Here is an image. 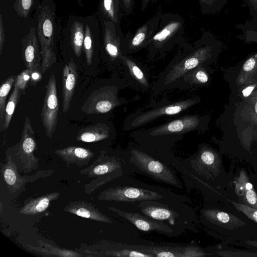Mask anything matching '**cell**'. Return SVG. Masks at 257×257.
Instances as JSON below:
<instances>
[{"instance_id": "obj_21", "label": "cell", "mask_w": 257, "mask_h": 257, "mask_svg": "<svg viewBox=\"0 0 257 257\" xmlns=\"http://www.w3.org/2000/svg\"><path fill=\"white\" fill-rule=\"evenodd\" d=\"M68 165L76 164L79 166L87 165L93 157L94 154L90 149L77 146H70L55 151Z\"/></svg>"}, {"instance_id": "obj_17", "label": "cell", "mask_w": 257, "mask_h": 257, "mask_svg": "<svg viewBox=\"0 0 257 257\" xmlns=\"http://www.w3.org/2000/svg\"><path fill=\"white\" fill-rule=\"evenodd\" d=\"M85 35L83 52L88 65L92 62L96 49L101 43V30L99 20L96 15L85 16Z\"/></svg>"}, {"instance_id": "obj_42", "label": "cell", "mask_w": 257, "mask_h": 257, "mask_svg": "<svg viewBox=\"0 0 257 257\" xmlns=\"http://www.w3.org/2000/svg\"><path fill=\"white\" fill-rule=\"evenodd\" d=\"M158 1V0H142L141 12H143L148 7L149 4H152Z\"/></svg>"}, {"instance_id": "obj_6", "label": "cell", "mask_w": 257, "mask_h": 257, "mask_svg": "<svg viewBox=\"0 0 257 257\" xmlns=\"http://www.w3.org/2000/svg\"><path fill=\"white\" fill-rule=\"evenodd\" d=\"M167 193H162L159 190L155 191L133 186H117L102 192L98 195V199L128 202L158 200L167 198Z\"/></svg>"}, {"instance_id": "obj_39", "label": "cell", "mask_w": 257, "mask_h": 257, "mask_svg": "<svg viewBox=\"0 0 257 257\" xmlns=\"http://www.w3.org/2000/svg\"><path fill=\"white\" fill-rule=\"evenodd\" d=\"M42 72L38 71H31V78L29 83L31 85L36 86L42 79Z\"/></svg>"}, {"instance_id": "obj_13", "label": "cell", "mask_w": 257, "mask_h": 257, "mask_svg": "<svg viewBox=\"0 0 257 257\" xmlns=\"http://www.w3.org/2000/svg\"><path fill=\"white\" fill-rule=\"evenodd\" d=\"M198 124L199 119L197 117L188 115L144 132L134 133L133 135L146 136L147 138L151 139L167 136H179L194 131Z\"/></svg>"}, {"instance_id": "obj_45", "label": "cell", "mask_w": 257, "mask_h": 257, "mask_svg": "<svg viewBox=\"0 0 257 257\" xmlns=\"http://www.w3.org/2000/svg\"><path fill=\"white\" fill-rule=\"evenodd\" d=\"M77 4L80 6H83V3L82 0H75Z\"/></svg>"}, {"instance_id": "obj_4", "label": "cell", "mask_w": 257, "mask_h": 257, "mask_svg": "<svg viewBox=\"0 0 257 257\" xmlns=\"http://www.w3.org/2000/svg\"><path fill=\"white\" fill-rule=\"evenodd\" d=\"M101 154L90 166L80 171V173L89 178L97 177L90 184L85 186L86 192H91L99 186L121 176L123 173L122 163L115 157H109L105 151H102Z\"/></svg>"}, {"instance_id": "obj_22", "label": "cell", "mask_w": 257, "mask_h": 257, "mask_svg": "<svg viewBox=\"0 0 257 257\" xmlns=\"http://www.w3.org/2000/svg\"><path fill=\"white\" fill-rule=\"evenodd\" d=\"M96 15L99 21H110L118 27L125 16L120 0H99Z\"/></svg>"}, {"instance_id": "obj_24", "label": "cell", "mask_w": 257, "mask_h": 257, "mask_svg": "<svg viewBox=\"0 0 257 257\" xmlns=\"http://www.w3.org/2000/svg\"><path fill=\"white\" fill-rule=\"evenodd\" d=\"M236 192L241 196L245 205L257 209V194L243 170L234 181Z\"/></svg>"}, {"instance_id": "obj_14", "label": "cell", "mask_w": 257, "mask_h": 257, "mask_svg": "<svg viewBox=\"0 0 257 257\" xmlns=\"http://www.w3.org/2000/svg\"><path fill=\"white\" fill-rule=\"evenodd\" d=\"M6 162L1 165V173L9 190L15 193L24 188L28 182H33L40 178L49 176L53 171H39L31 176H21L18 172L16 164L8 150L7 151Z\"/></svg>"}, {"instance_id": "obj_9", "label": "cell", "mask_w": 257, "mask_h": 257, "mask_svg": "<svg viewBox=\"0 0 257 257\" xmlns=\"http://www.w3.org/2000/svg\"><path fill=\"white\" fill-rule=\"evenodd\" d=\"M59 104L58 99L56 80L52 73L46 86V92L41 112V120L46 136L51 139L58 121Z\"/></svg>"}, {"instance_id": "obj_15", "label": "cell", "mask_w": 257, "mask_h": 257, "mask_svg": "<svg viewBox=\"0 0 257 257\" xmlns=\"http://www.w3.org/2000/svg\"><path fill=\"white\" fill-rule=\"evenodd\" d=\"M22 58L24 64L32 71L42 72V56L36 29L31 27L22 39Z\"/></svg>"}, {"instance_id": "obj_26", "label": "cell", "mask_w": 257, "mask_h": 257, "mask_svg": "<svg viewBox=\"0 0 257 257\" xmlns=\"http://www.w3.org/2000/svg\"><path fill=\"white\" fill-rule=\"evenodd\" d=\"M59 192H52L38 198H32L21 208L20 213L24 215H34L44 211L49 206L50 202L57 199Z\"/></svg>"}, {"instance_id": "obj_36", "label": "cell", "mask_w": 257, "mask_h": 257, "mask_svg": "<svg viewBox=\"0 0 257 257\" xmlns=\"http://www.w3.org/2000/svg\"><path fill=\"white\" fill-rule=\"evenodd\" d=\"M217 253L222 256H227V257H247V256H257V253L254 252H243V251H219L217 252Z\"/></svg>"}, {"instance_id": "obj_29", "label": "cell", "mask_w": 257, "mask_h": 257, "mask_svg": "<svg viewBox=\"0 0 257 257\" xmlns=\"http://www.w3.org/2000/svg\"><path fill=\"white\" fill-rule=\"evenodd\" d=\"M22 93V91L17 86L14 85L6 107L4 120V131L7 130L9 126L14 111Z\"/></svg>"}, {"instance_id": "obj_38", "label": "cell", "mask_w": 257, "mask_h": 257, "mask_svg": "<svg viewBox=\"0 0 257 257\" xmlns=\"http://www.w3.org/2000/svg\"><path fill=\"white\" fill-rule=\"evenodd\" d=\"M5 41V30L2 15H0V54H2Z\"/></svg>"}, {"instance_id": "obj_12", "label": "cell", "mask_w": 257, "mask_h": 257, "mask_svg": "<svg viewBox=\"0 0 257 257\" xmlns=\"http://www.w3.org/2000/svg\"><path fill=\"white\" fill-rule=\"evenodd\" d=\"M85 27V16L70 15L62 30L61 41L77 58L83 52Z\"/></svg>"}, {"instance_id": "obj_32", "label": "cell", "mask_w": 257, "mask_h": 257, "mask_svg": "<svg viewBox=\"0 0 257 257\" xmlns=\"http://www.w3.org/2000/svg\"><path fill=\"white\" fill-rule=\"evenodd\" d=\"M217 159L214 153L209 150H205L200 153L199 157L196 158L195 161L196 163H191L195 164H199L194 165L195 168H198L199 169L207 168V169H215L217 168Z\"/></svg>"}, {"instance_id": "obj_30", "label": "cell", "mask_w": 257, "mask_h": 257, "mask_svg": "<svg viewBox=\"0 0 257 257\" xmlns=\"http://www.w3.org/2000/svg\"><path fill=\"white\" fill-rule=\"evenodd\" d=\"M14 76H11L4 81L0 87V131H4V120L6 107V99L15 81Z\"/></svg>"}, {"instance_id": "obj_34", "label": "cell", "mask_w": 257, "mask_h": 257, "mask_svg": "<svg viewBox=\"0 0 257 257\" xmlns=\"http://www.w3.org/2000/svg\"><path fill=\"white\" fill-rule=\"evenodd\" d=\"M31 78V71L26 68L23 70L15 78V86H17L22 92H24L29 83Z\"/></svg>"}, {"instance_id": "obj_41", "label": "cell", "mask_w": 257, "mask_h": 257, "mask_svg": "<svg viewBox=\"0 0 257 257\" xmlns=\"http://www.w3.org/2000/svg\"><path fill=\"white\" fill-rule=\"evenodd\" d=\"M255 60L253 58H250L247 60L243 65V69L246 71L251 70L255 65Z\"/></svg>"}, {"instance_id": "obj_33", "label": "cell", "mask_w": 257, "mask_h": 257, "mask_svg": "<svg viewBox=\"0 0 257 257\" xmlns=\"http://www.w3.org/2000/svg\"><path fill=\"white\" fill-rule=\"evenodd\" d=\"M231 203L238 211L242 212L248 218L257 223V209L233 201H231Z\"/></svg>"}, {"instance_id": "obj_28", "label": "cell", "mask_w": 257, "mask_h": 257, "mask_svg": "<svg viewBox=\"0 0 257 257\" xmlns=\"http://www.w3.org/2000/svg\"><path fill=\"white\" fill-rule=\"evenodd\" d=\"M46 244V243H45ZM29 250L43 256H81V255L73 251L58 248L48 244L41 247L27 245Z\"/></svg>"}, {"instance_id": "obj_2", "label": "cell", "mask_w": 257, "mask_h": 257, "mask_svg": "<svg viewBox=\"0 0 257 257\" xmlns=\"http://www.w3.org/2000/svg\"><path fill=\"white\" fill-rule=\"evenodd\" d=\"M124 157V162L131 165V169L142 173L152 179L172 185L178 189H182L183 185L175 172L170 165L157 159L158 156L153 152L141 146L129 145Z\"/></svg>"}, {"instance_id": "obj_44", "label": "cell", "mask_w": 257, "mask_h": 257, "mask_svg": "<svg viewBox=\"0 0 257 257\" xmlns=\"http://www.w3.org/2000/svg\"><path fill=\"white\" fill-rule=\"evenodd\" d=\"M245 242L248 245L257 247V240H247Z\"/></svg>"}, {"instance_id": "obj_27", "label": "cell", "mask_w": 257, "mask_h": 257, "mask_svg": "<svg viewBox=\"0 0 257 257\" xmlns=\"http://www.w3.org/2000/svg\"><path fill=\"white\" fill-rule=\"evenodd\" d=\"M122 64L126 67L131 76L137 82L139 86L148 89L149 83L144 73L137 63L128 55H123L122 57Z\"/></svg>"}, {"instance_id": "obj_18", "label": "cell", "mask_w": 257, "mask_h": 257, "mask_svg": "<svg viewBox=\"0 0 257 257\" xmlns=\"http://www.w3.org/2000/svg\"><path fill=\"white\" fill-rule=\"evenodd\" d=\"M157 200L142 201L139 207L143 214L153 219L167 221L170 224H176L181 216L179 212L168 205L158 202Z\"/></svg>"}, {"instance_id": "obj_10", "label": "cell", "mask_w": 257, "mask_h": 257, "mask_svg": "<svg viewBox=\"0 0 257 257\" xmlns=\"http://www.w3.org/2000/svg\"><path fill=\"white\" fill-rule=\"evenodd\" d=\"M37 149L35 133L30 118L26 117L20 142L14 146L12 151L26 171L36 170L39 159L34 152Z\"/></svg>"}, {"instance_id": "obj_5", "label": "cell", "mask_w": 257, "mask_h": 257, "mask_svg": "<svg viewBox=\"0 0 257 257\" xmlns=\"http://www.w3.org/2000/svg\"><path fill=\"white\" fill-rule=\"evenodd\" d=\"M162 14L159 7L155 14L134 33L127 32L123 37L122 50L124 55H130L147 49L157 31Z\"/></svg>"}, {"instance_id": "obj_11", "label": "cell", "mask_w": 257, "mask_h": 257, "mask_svg": "<svg viewBox=\"0 0 257 257\" xmlns=\"http://www.w3.org/2000/svg\"><path fill=\"white\" fill-rule=\"evenodd\" d=\"M101 30V45L102 50L111 62L122 63L124 55L122 50L124 35L121 27L110 21H99Z\"/></svg>"}, {"instance_id": "obj_37", "label": "cell", "mask_w": 257, "mask_h": 257, "mask_svg": "<svg viewBox=\"0 0 257 257\" xmlns=\"http://www.w3.org/2000/svg\"><path fill=\"white\" fill-rule=\"evenodd\" d=\"M125 16L129 15L134 12L135 0H120Z\"/></svg>"}, {"instance_id": "obj_8", "label": "cell", "mask_w": 257, "mask_h": 257, "mask_svg": "<svg viewBox=\"0 0 257 257\" xmlns=\"http://www.w3.org/2000/svg\"><path fill=\"white\" fill-rule=\"evenodd\" d=\"M196 101L190 98L168 104L154 107L146 111L132 114L125 122L126 130H133L155 120L164 115H175L192 106Z\"/></svg>"}, {"instance_id": "obj_43", "label": "cell", "mask_w": 257, "mask_h": 257, "mask_svg": "<svg viewBox=\"0 0 257 257\" xmlns=\"http://www.w3.org/2000/svg\"><path fill=\"white\" fill-rule=\"evenodd\" d=\"M253 86H249L242 91V93L244 96H248L253 90Z\"/></svg>"}, {"instance_id": "obj_20", "label": "cell", "mask_w": 257, "mask_h": 257, "mask_svg": "<svg viewBox=\"0 0 257 257\" xmlns=\"http://www.w3.org/2000/svg\"><path fill=\"white\" fill-rule=\"evenodd\" d=\"M64 210L82 217L112 223L110 219L99 211L94 205L84 201L70 202L64 208Z\"/></svg>"}, {"instance_id": "obj_1", "label": "cell", "mask_w": 257, "mask_h": 257, "mask_svg": "<svg viewBox=\"0 0 257 257\" xmlns=\"http://www.w3.org/2000/svg\"><path fill=\"white\" fill-rule=\"evenodd\" d=\"M34 16L42 59V72L44 74L57 61V42L61 38L62 28L54 0H41Z\"/></svg>"}, {"instance_id": "obj_7", "label": "cell", "mask_w": 257, "mask_h": 257, "mask_svg": "<svg viewBox=\"0 0 257 257\" xmlns=\"http://www.w3.org/2000/svg\"><path fill=\"white\" fill-rule=\"evenodd\" d=\"M118 97V89L115 85H106L93 91L84 102L81 110L87 114L107 113L123 104Z\"/></svg>"}, {"instance_id": "obj_3", "label": "cell", "mask_w": 257, "mask_h": 257, "mask_svg": "<svg viewBox=\"0 0 257 257\" xmlns=\"http://www.w3.org/2000/svg\"><path fill=\"white\" fill-rule=\"evenodd\" d=\"M184 34L185 21L182 16L162 13L158 29L146 49L148 58L153 60L164 57L175 46L182 45L186 42Z\"/></svg>"}, {"instance_id": "obj_31", "label": "cell", "mask_w": 257, "mask_h": 257, "mask_svg": "<svg viewBox=\"0 0 257 257\" xmlns=\"http://www.w3.org/2000/svg\"><path fill=\"white\" fill-rule=\"evenodd\" d=\"M38 4V0H15L13 8L18 16L26 19Z\"/></svg>"}, {"instance_id": "obj_23", "label": "cell", "mask_w": 257, "mask_h": 257, "mask_svg": "<svg viewBox=\"0 0 257 257\" xmlns=\"http://www.w3.org/2000/svg\"><path fill=\"white\" fill-rule=\"evenodd\" d=\"M203 215L210 222L230 229H233L245 224L244 222L236 216L217 209L204 210L203 211Z\"/></svg>"}, {"instance_id": "obj_19", "label": "cell", "mask_w": 257, "mask_h": 257, "mask_svg": "<svg viewBox=\"0 0 257 257\" xmlns=\"http://www.w3.org/2000/svg\"><path fill=\"white\" fill-rule=\"evenodd\" d=\"M77 67L73 58L65 64L62 74V108L64 113L70 108L72 97L77 83Z\"/></svg>"}, {"instance_id": "obj_16", "label": "cell", "mask_w": 257, "mask_h": 257, "mask_svg": "<svg viewBox=\"0 0 257 257\" xmlns=\"http://www.w3.org/2000/svg\"><path fill=\"white\" fill-rule=\"evenodd\" d=\"M109 209L126 219L141 230L155 231L166 234L174 233V230L164 221L153 219L137 212L122 211L113 207H110Z\"/></svg>"}, {"instance_id": "obj_25", "label": "cell", "mask_w": 257, "mask_h": 257, "mask_svg": "<svg viewBox=\"0 0 257 257\" xmlns=\"http://www.w3.org/2000/svg\"><path fill=\"white\" fill-rule=\"evenodd\" d=\"M110 137V127L104 123H98L79 130L76 137L78 141L96 142Z\"/></svg>"}, {"instance_id": "obj_40", "label": "cell", "mask_w": 257, "mask_h": 257, "mask_svg": "<svg viewBox=\"0 0 257 257\" xmlns=\"http://www.w3.org/2000/svg\"><path fill=\"white\" fill-rule=\"evenodd\" d=\"M194 77L197 81L201 83H206L208 80L207 74L202 70L196 71L195 74H194Z\"/></svg>"}, {"instance_id": "obj_35", "label": "cell", "mask_w": 257, "mask_h": 257, "mask_svg": "<svg viewBox=\"0 0 257 257\" xmlns=\"http://www.w3.org/2000/svg\"><path fill=\"white\" fill-rule=\"evenodd\" d=\"M106 254L108 256H129V257H150L153 256L152 254L145 252L138 251L128 249H123L118 251H109Z\"/></svg>"}, {"instance_id": "obj_46", "label": "cell", "mask_w": 257, "mask_h": 257, "mask_svg": "<svg viewBox=\"0 0 257 257\" xmlns=\"http://www.w3.org/2000/svg\"><path fill=\"white\" fill-rule=\"evenodd\" d=\"M255 109L256 112L257 113V102H256V103L255 104Z\"/></svg>"}]
</instances>
